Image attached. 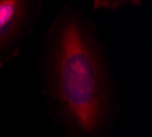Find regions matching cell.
<instances>
[{
    "mask_svg": "<svg viewBox=\"0 0 152 137\" xmlns=\"http://www.w3.org/2000/svg\"><path fill=\"white\" fill-rule=\"evenodd\" d=\"M42 96L66 137H111L117 118L113 70L96 25L77 4H63L39 58Z\"/></svg>",
    "mask_w": 152,
    "mask_h": 137,
    "instance_id": "cell-1",
    "label": "cell"
},
{
    "mask_svg": "<svg viewBox=\"0 0 152 137\" xmlns=\"http://www.w3.org/2000/svg\"><path fill=\"white\" fill-rule=\"evenodd\" d=\"M42 7L37 0H0V66L19 55Z\"/></svg>",
    "mask_w": 152,
    "mask_h": 137,
    "instance_id": "cell-2",
    "label": "cell"
},
{
    "mask_svg": "<svg viewBox=\"0 0 152 137\" xmlns=\"http://www.w3.org/2000/svg\"><path fill=\"white\" fill-rule=\"evenodd\" d=\"M125 4H129V6H134V4H140V1H125V0H97L93 3V8L97 10V8H117L121 6H125Z\"/></svg>",
    "mask_w": 152,
    "mask_h": 137,
    "instance_id": "cell-3",
    "label": "cell"
}]
</instances>
